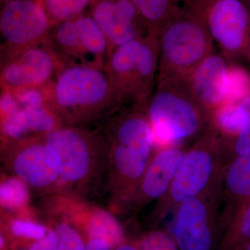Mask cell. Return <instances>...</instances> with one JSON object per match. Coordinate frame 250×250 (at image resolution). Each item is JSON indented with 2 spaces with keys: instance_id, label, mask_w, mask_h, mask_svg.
<instances>
[{
  "instance_id": "cell-8",
  "label": "cell",
  "mask_w": 250,
  "mask_h": 250,
  "mask_svg": "<svg viewBox=\"0 0 250 250\" xmlns=\"http://www.w3.org/2000/svg\"><path fill=\"white\" fill-rule=\"evenodd\" d=\"M223 176L174 211L173 236L180 250H218L223 236L220 206Z\"/></svg>"
},
{
  "instance_id": "cell-3",
  "label": "cell",
  "mask_w": 250,
  "mask_h": 250,
  "mask_svg": "<svg viewBox=\"0 0 250 250\" xmlns=\"http://www.w3.org/2000/svg\"><path fill=\"white\" fill-rule=\"evenodd\" d=\"M222 176V139L210 123L186 149L168 190L151 210L149 223L159 225L182 202L200 195Z\"/></svg>"
},
{
  "instance_id": "cell-27",
  "label": "cell",
  "mask_w": 250,
  "mask_h": 250,
  "mask_svg": "<svg viewBox=\"0 0 250 250\" xmlns=\"http://www.w3.org/2000/svg\"><path fill=\"white\" fill-rule=\"evenodd\" d=\"M141 250H180L173 236L165 229H153L138 241Z\"/></svg>"
},
{
  "instance_id": "cell-1",
  "label": "cell",
  "mask_w": 250,
  "mask_h": 250,
  "mask_svg": "<svg viewBox=\"0 0 250 250\" xmlns=\"http://www.w3.org/2000/svg\"><path fill=\"white\" fill-rule=\"evenodd\" d=\"M121 111L106 133L109 189L117 209L130 212L141 179L155 152V139L143 107Z\"/></svg>"
},
{
  "instance_id": "cell-25",
  "label": "cell",
  "mask_w": 250,
  "mask_h": 250,
  "mask_svg": "<svg viewBox=\"0 0 250 250\" xmlns=\"http://www.w3.org/2000/svg\"><path fill=\"white\" fill-rule=\"evenodd\" d=\"M29 199V185L17 177L6 179L1 184V205L7 209H17L27 205Z\"/></svg>"
},
{
  "instance_id": "cell-26",
  "label": "cell",
  "mask_w": 250,
  "mask_h": 250,
  "mask_svg": "<svg viewBox=\"0 0 250 250\" xmlns=\"http://www.w3.org/2000/svg\"><path fill=\"white\" fill-rule=\"evenodd\" d=\"M229 84L226 103H241L250 95V72L238 65H229Z\"/></svg>"
},
{
  "instance_id": "cell-17",
  "label": "cell",
  "mask_w": 250,
  "mask_h": 250,
  "mask_svg": "<svg viewBox=\"0 0 250 250\" xmlns=\"http://www.w3.org/2000/svg\"><path fill=\"white\" fill-rule=\"evenodd\" d=\"M48 40L62 64L94 65L81 42L75 21L54 25L49 33Z\"/></svg>"
},
{
  "instance_id": "cell-34",
  "label": "cell",
  "mask_w": 250,
  "mask_h": 250,
  "mask_svg": "<svg viewBox=\"0 0 250 250\" xmlns=\"http://www.w3.org/2000/svg\"><path fill=\"white\" fill-rule=\"evenodd\" d=\"M1 1V6L8 4V3L11 2V1H14V0H0Z\"/></svg>"
},
{
  "instance_id": "cell-2",
  "label": "cell",
  "mask_w": 250,
  "mask_h": 250,
  "mask_svg": "<svg viewBox=\"0 0 250 250\" xmlns=\"http://www.w3.org/2000/svg\"><path fill=\"white\" fill-rule=\"evenodd\" d=\"M47 104L66 126H83L118 110L107 72L88 64H62L47 85Z\"/></svg>"
},
{
  "instance_id": "cell-21",
  "label": "cell",
  "mask_w": 250,
  "mask_h": 250,
  "mask_svg": "<svg viewBox=\"0 0 250 250\" xmlns=\"http://www.w3.org/2000/svg\"><path fill=\"white\" fill-rule=\"evenodd\" d=\"M210 123L218 131L222 141H231L239 134L243 117L239 103H226L210 113Z\"/></svg>"
},
{
  "instance_id": "cell-31",
  "label": "cell",
  "mask_w": 250,
  "mask_h": 250,
  "mask_svg": "<svg viewBox=\"0 0 250 250\" xmlns=\"http://www.w3.org/2000/svg\"><path fill=\"white\" fill-rule=\"evenodd\" d=\"M109 244L101 238H90L85 246V250H112Z\"/></svg>"
},
{
  "instance_id": "cell-24",
  "label": "cell",
  "mask_w": 250,
  "mask_h": 250,
  "mask_svg": "<svg viewBox=\"0 0 250 250\" xmlns=\"http://www.w3.org/2000/svg\"><path fill=\"white\" fill-rule=\"evenodd\" d=\"M250 240V203L225 230L218 250H235Z\"/></svg>"
},
{
  "instance_id": "cell-5",
  "label": "cell",
  "mask_w": 250,
  "mask_h": 250,
  "mask_svg": "<svg viewBox=\"0 0 250 250\" xmlns=\"http://www.w3.org/2000/svg\"><path fill=\"white\" fill-rule=\"evenodd\" d=\"M146 105L155 141L162 144L197 139L210 124V112L194 98L186 80H157Z\"/></svg>"
},
{
  "instance_id": "cell-7",
  "label": "cell",
  "mask_w": 250,
  "mask_h": 250,
  "mask_svg": "<svg viewBox=\"0 0 250 250\" xmlns=\"http://www.w3.org/2000/svg\"><path fill=\"white\" fill-rule=\"evenodd\" d=\"M43 136L58 159L60 180L69 187H88L108 164L107 141L99 132L63 125Z\"/></svg>"
},
{
  "instance_id": "cell-14",
  "label": "cell",
  "mask_w": 250,
  "mask_h": 250,
  "mask_svg": "<svg viewBox=\"0 0 250 250\" xmlns=\"http://www.w3.org/2000/svg\"><path fill=\"white\" fill-rule=\"evenodd\" d=\"M185 151L182 147H170L154 152L141 179L130 212L137 215L165 195Z\"/></svg>"
},
{
  "instance_id": "cell-11",
  "label": "cell",
  "mask_w": 250,
  "mask_h": 250,
  "mask_svg": "<svg viewBox=\"0 0 250 250\" xmlns=\"http://www.w3.org/2000/svg\"><path fill=\"white\" fill-rule=\"evenodd\" d=\"M203 17L213 41L230 57L250 62V14L241 0H212Z\"/></svg>"
},
{
  "instance_id": "cell-35",
  "label": "cell",
  "mask_w": 250,
  "mask_h": 250,
  "mask_svg": "<svg viewBox=\"0 0 250 250\" xmlns=\"http://www.w3.org/2000/svg\"><path fill=\"white\" fill-rule=\"evenodd\" d=\"M247 8H248V11H249L250 14V0H249V2H248V6H247Z\"/></svg>"
},
{
  "instance_id": "cell-32",
  "label": "cell",
  "mask_w": 250,
  "mask_h": 250,
  "mask_svg": "<svg viewBox=\"0 0 250 250\" xmlns=\"http://www.w3.org/2000/svg\"><path fill=\"white\" fill-rule=\"evenodd\" d=\"M114 250H141L137 242H123L119 246L115 248Z\"/></svg>"
},
{
  "instance_id": "cell-23",
  "label": "cell",
  "mask_w": 250,
  "mask_h": 250,
  "mask_svg": "<svg viewBox=\"0 0 250 250\" xmlns=\"http://www.w3.org/2000/svg\"><path fill=\"white\" fill-rule=\"evenodd\" d=\"M243 117L241 132L231 141H222L223 170L238 156L250 152V95L239 103Z\"/></svg>"
},
{
  "instance_id": "cell-9",
  "label": "cell",
  "mask_w": 250,
  "mask_h": 250,
  "mask_svg": "<svg viewBox=\"0 0 250 250\" xmlns=\"http://www.w3.org/2000/svg\"><path fill=\"white\" fill-rule=\"evenodd\" d=\"M62 65L48 39L36 45L7 51L1 65V85L9 90L45 86Z\"/></svg>"
},
{
  "instance_id": "cell-19",
  "label": "cell",
  "mask_w": 250,
  "mask_h": 250,
  "mask_svg": "<svg viewBox=\"0 0 250 250\" xmlns=\"http://www.w3.org/2000/svg\"><path fill=\"white\" fill-rule=\"evenodd\" d=\"M83 226L89 239L104 240L113 250L124 242V233L121 225L113 215L106 210L94 208L88 213Z\"/></svg>"
},
{
  "instance_id": "cell-12",
  "label": "cell",
  "mask_w": 250,
  "mask_h": 250,
  "mask_svg": "<svg viewBox=\"0 0 250 250\" xmlns=\"http://www.w3.org/2000/svg\"><path fill=\"white\" fill-rule=\"evenodd\" d=\"M52 27L38 0H14L1 8L0 31L5 52L43 42Z\"/></svg>"
},
{
  "instance_id": "cell-22",
  "label": "cell",
  "mask_w": 250,
  "mask_h": 250,
  "mask_svg": "<svg viewBox=\"0 0 250 250\" xmlns=\"http://www.w3.org/2000/svg\"><path fill=\"white\" fill-rule=\"evenodd\" d=\"M45 10L52 26L59 23L75 21L86 14L95 0H38Z\"/></svg>"
},
{
  "instance_id": "cell-4",
  "label": "cell",
  "mask_w": 250,
  "mask_h": 250,
  "mask_svg": "<svg viewBox=\"0 0 250 250\" xmlns=\"http://www.w3.org/2000/svg\"><path fill=\"white\" fill-rule=\"evenodd\" d=\"M159 75L157 80H187L213 52V39L203 14L179 9L158 36Z\"/></svg>"
},
{
  "instance_id": "cell-13",
  "label": "cell",
  "mask_w": 250,
  "mask_h": 250,
  "mask_svg": "<svg viewBox=\"0 0 250 250\" xmlns=\"http://www.w3.org/2000/svg\"><path fill=\"white\" fill-rule=\"evenodd\" d=\"M113 49L149 36L143 18L131 0H95L89 11Z\"/></svg>"
},
{
  "instance_id": "cell-30",
  "label": "cell",
  "mask_w": 250,
  "mask_h": 250,
  "mask_svg": "<svg viewBox=\"0 0 250 250\" xmlns=\"http://www.w3.org/2000/svg\"><path fill=\"white\" fill-rule=\"evenodd\" d=\"M57 234L54 230H50L42 239L32 242L29 250H57Z\"/></svg>"
},
{
  "instance_id": "cell-29",
  "label": "cell",
  "mask_w": 250,
  "mask_h": 250,
  "mask_svg": "<svg viewBox=\"0 0 250 250\" xmlns=\"http://www.w3.org/2000/svg\"><path fill=\"white\" fill-rule=\"evenodd\" d=\"M9 230L17 238L32 241L42 239L49 231L40 224L21 219L12 220L9 225Z\"/></svg>"
},
{
  "instance_id": "cell-20",
  "label": "cell",
  "mask_w": 250,
  "mask_h": 250,
  "mask_svg": "<svg viewBox=\"0 0 250 250\" xmlns=\"http://www.w3.org/2000/svg\"><path fill=\"white\" fill-rule=\"evenodd\" d=\"M149 34L157 37L164 25L176 12L178 0H131Z\"/></svg>"
},
{
  "instance_id": "cell-18",
  "label": "cell",
  "mask_w": 250,
  "mask_h": 250,
  "mask_svg": "<svg viewBox=\"0 0 250 250\" xmlns=\"http://www.w3.org/2000/svg\"><path fill=\"white\" fill-rule=\"evenodd\" d=\"M75 22L81 42L92 63L104 68L110 52L107 38L89 13L77 18Z\"/></svg>"
},
{
  "instance_id": "cell-28",
  "label": "cell",
  "mask_w": 250,
  "mask_h": 250,
  "mask_svg": "<svg viewBox=\"0 0 250 250\" xmlns=\"http://www.w3.org/2000/svg\"><path fill=\"white\" fill-rule=\"evenodd\" d=\"M54 230L58 241L57 250H85L82 235L70 224L59 223Z\"/></svg>"
},
{
  "instance_id": "cell-16",
  "label": "cell",
  "mask_w": 250,
  "mask_h": 250,
  "mask_svg": "<svg viewBox=\"0 0 250 250\" xmlns=\"http://www.w3.org/2000/svg\"><path fill=\"white\" fill-rule=\"evenodd\" d=\"M250 203V152L236 157L223 170L220 228L223 235Z\"/></svg>"
},
{
  "instance_id": "cell-33",
  "label": "cell",
  "mask_w": 250,
  "mask_h": 250,
  "mask_svg": "<svg viewBox=\"0 0 250 250\" xmlns=\"http://www.w3.org/2000/svg\"><path fill=\"white\" fill-rule=\"evenodd\" d=\"M235 250H250V240L249 241L243 244V246H240Z\"/></svg>"
},
{
  "instance_id": "cell-6",
  "label": "cell",
  "mask_w": 250,
  "mask_h": 250,
  "mask_svg": "<svg viewBox=\"0 0 250 250\" xmlns=\"http://www.w3.org/2000/svg\"><path fill=\"white\" fill-rule=\"evenodd\" d=\"M105 70L111 79L118 110L143 107L154 88L159 69L158 38H139L111 51Z\"/></svg>"
},
{
  "instance_id": "cell-10",
  "label": "cell",
  "mask_w": 250,
  "mask_h": 250,
  "mask_svg": "<svg viewBox=\"0 0 250 250\" xmlns=\"http://www.w3.org/2000/svg\"><path fill=\"white\" fill-rule=\"evenodd\" d=\"M6 164L15 177L34 188L45 190L60 180L58 159L43 134L12 142Z\"/></svg>"
},
{
  "instance_id": "cell-15",
  "label": "cell",
  "mask_w": 250,
  "mask_h": 250,
  "mask_svg": "<svg viewBox=\"0 0 250 250\" xmlns=\"http://www.w3.org/2000/svg\"><path fill=\"white\" fill-rule=\"evenodd\" d=\"M229 67L225 57L212 52L186 80L194 98L210 113L226 103Z\"/></svg>"
}]
</instances>
